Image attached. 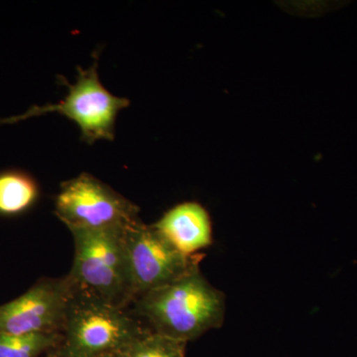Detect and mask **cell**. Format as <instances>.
<instances>
[{
  "mask_svg": "<svg viewBox=\"0 0 357 357\" xmlns=\"http://www.w3.org/2000/svg\"><path fill=\"white\" fill-rule=\"evenodd\" d=\"M136 316L146 319L152 331L185 342L222 326L225 299L199 271V266L163 287L133 302Z\"/></svg>",
  "mask_w": 357,
  "mask_h": 357,
  "instance_id": "cell-1",
  "label": "cell"
},
{
  "mask_svg": "<svg viewBox=\"0 0 357 357\" xmlns=\"http://www.w3.org/2000/svg\"><path fill=\"white\" fill-rule=\"evenodd\" d=\"M75 258L70 277L75 288L91 297L126 307L134 302L124 231L73 229Z\"/></svg>",
  "mask_w": 357,
  "mask_h": 357,
  "instance_id": "cell-2",
  "label": "cell"
},
{
  "mask_svg": "<svg viewBox=\"0 0 357 357\" xmlns=\"http://www.w3.org/2000/svg\"><path fill=\"white\" fill-rule=\"evenodd\" d=\"M74 285V284H73ZM146 331L126 312L77 290L68 309L60 357H100L115 354Z\"/></svg>",
  "mask_w": 357,
  "mask_h": 357,
  "instance_id": "cell-3",
  "label": "cell"
},
{
  "mask_svg": "<svg viewBox=\"0 0 357 357\" xmlns=\"http://www.w3.org/2000/svg\"><path fill=\"white\" fill-rule=\"evenodd\" d=\"M98 54L89 69L77 67L76 83L70 84L60 76L61 83L68 86V95L55 105L31 107L25 114L1 119L0 124L18 122L58 112L75 122L81 130V139L89 144L98 140L114 139V126L121 110L130 105L128 98H119L109 93L100 83L98 73Z\"/></svg>",
  "mask_w": 357,
  "mask_h": 357,
  "instance_id": "cell-4",
  "label": "cell"
},
{
  "mask_svg": "<svg viewBox=\"0 0 357 357\" xmlns=\"http://www.w3.org/2000/svg\"><path fill=\"white\" fill-rule=\"evenodd\" d=\"M55 213L70 230L126 231L141 220L132 202L88 173L62 183Z\"/></svg>",
  "mask_w": 357,
  "mask_h": 357,
  "instance_id": "cell-5",
  "label": "cell"
},
{
  "mask_svg": "<svg viewBox=\"0 0 357 357\" xmlns=\"http://www.w3.org/2000/svg\"><path fill=\"white\" fill-rule=\"evenodd\" d=\"M134 301L199 266V255L178 251L156 227L137 222L123 234Z\"/></svg>",
  "mask_w": 357,
  "mask_h": 357,
  "instance_id": "cell-6",
  "label": "cell"
},
{
  "mask_svg": "<svg viewBox=\"0 0 357 357\" xmlns=\"http://www.w3.org/2000/svg\"><path fill=\"white\" fill-rule=\"evenodd\" d=\"M74 293L69 276L42 279L23 295L0 305V333H63Z\"/></svg>",
  "mask_w": 357,
  "mask_h": 357,
  "instance_id": "cell-7",
  "label": "cell"
},
{
  "mask_svg": "<svg viewBox=\"0 0 357 357\" xmlns=\"http://www.w3.org/2000/svg\"><path fill=\"white\" fill-rule=\"evenodd\" d=\"M153 225L185 255H196L211 244L210 215L203 206L194 202L174 206Z\"/></svg>",
  "mask_w": 357,
  "mask_h": 357,
  "instance_id": "cell-8",
  "label": "cell"
},
{
  "mask_svg": "<svg viewBox=\"0 0 357 357\" xmlns=\"http://www.w3.org/2000/svg\"><path fill=\"white\" fill-rule=\"evenodd\" d=\"M39 187L27 173L18 170L0 173V215L25 213L36 203Z\"/></svg>",
  "mask_w": 357,
  "mask_h": 357,
  "instance_id": "cell-9",
  "label": "cell"
},
{
  "mask_svg": "<svg viewBox=\"0 0 357 357\" xmlns=\"http://www.w3.org/2000/svg\"><path fill=\"white\" fill-rule=\"evenodd\" d=\"M185 342L160 335L152 330L141 333L115 357H185Z\"/></svg>",
  "mask_w": 357,
  "mask_h": 357,
  "instance_id": "cell-10",
  "label": "cell"
},
{
  "mask_svg": "<svg viewBox=\"0 0 357 357\" xmlns=\"http://www.w3.org/2000/svg\"><path fill=\"white\" fill-rule=\"evenodd\" d=\"M63 333H32L14 335L0 333V357H38L50 349H57Z\"/></svg>",
  "mask_w": 357,
  "mask_h": 357,
  "instance_id": "cell-11",
  "label": "cell"
},
{
  "mask_svg": "<svg viewBox=\"0 0 357 357\" xmlns=\"http://www.w3.org/2000/svg\"><path fill=\"white\" fill-rule=\"evenodd\" d=\"M48 357H60V356H59L58 354H56V352H51V354H49Z\"/></svg>",
  "mask_w": 357,
  "mask_h": 357,
  "instance_id": "cell-12",
  "label": "cell"
},
{
  "mask_svg": "<svg viewBox=\"0 0 357 357\" xmlns=\"http://www.w3.org/2000/svg\"><path fill=\"white\" fill-rule=\"evenodd\" d=\"M100 357H115L114 354H105V356H102Z\"/></svg>",
  "mask_w": 357,
  "mask_h": 357,
  "instance_id": "cell-13",
  "label": "cell"
}]
</instances>
